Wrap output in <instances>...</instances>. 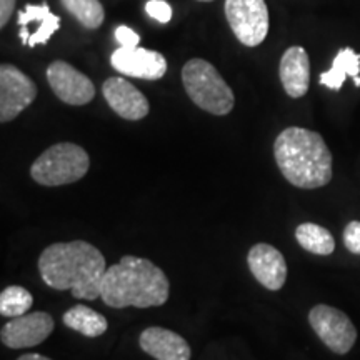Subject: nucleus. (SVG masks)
<instances>
[{
  "label": "nucleus",
  "instance_id": "nucleus-14",
  "mask_svg": "<svg viewBox=\"0 0 360 360\" xmlns=\"http://www.w3.org/2000/svg\"><path fill=\"white\" fill-rule=\"evenodd\" d=\"M250 272L265 289L278 290L287 281V264L281 250L269 244H255L249 252Z\"/></svg>",
  "mask_w": 360,
  "mask_h": 360
},
{
  "label": "nucleus",
  "instance_id": "nucleus-27",
  "mask_svg": "<svg viewBox=\"0 0 360 360\" xmlns=\"http://www.w3.org/2000/svg\"><path fill=\"white\" fill-rule=\"evenodd\" d=\"M354 84L357 85V87H360V75H359V77H355V79H354Z\"/></svg>",
  "mask_w": 360,
  "mask_h": 360
},
{
  "label": "nucleus",
  "instance_id": "nucleus-5",
  "mask_svg": "<svg viewBox=\"0 0 360 360\" xmlns=\"http://www.w3.org/2000/svg\"><path fill=\"white\" fill-rule=\"evenodd\" d=\"M89 154L77 143L62 142L49 147L30 167V175L40 186L57 187L74 184L89 172Z\"/></svg>",
  "mask_w": 360,
  "mask_h": 360
},
{
  "label": "nucleus",
  "instance_id": "nucleus-17",
  "mask_svg": "<svg viewBox=\"0 0 360 360\" xmlns=\"http://www.w3.org/2000/svg\"><path fill=\"white\" fill-rule=\"evenodd\" d=\"M360 75V53L354 49L345 47L339 51L330 70L321 74V84L330 90H340L347 77H359Z\"/></svg>",
  "mask_w": 360,
  "mask_h": 360
},
{
  "label": "nucleus",
  "instance_id": "nucleus-18",
  "mask_svg": "<svg viewBox=\"0 0 360 360\" xmlns=\"http://www.w3.org/2000/svg\"><path fill=\"white\" fill-rule=\"evenodd\" d=\"M64 323L85 337H101L109 327L107 319L97 310L89 309L87 305H75L67 310L64 314Z\"/></svg>",
  "mask_w": 360,
  "mask_h": 360
},
{
  "label": "nucleus",
  "instance_id": "nucleus-15",
  "mask_svg": "<svg viewBox=\"0 0 360 360\" xmlns=\"http://www.w3.org/2000/svg\"><path fill=\"white\" fill-rule=\"evenodd\" d=\"M278 75L287 96L300 98L309 92L310 87V60L304 47H289L281 58Z\"/></svg>",
  "mask_w": 360,
  "mask_h": 360
},
{
  "label": "nucleus",
  "instance_id": "nucleus-10",
  "mask_svg": "<svg viewBox=\"0 0 360 360\" xmlns=\"http://www.w3.org/2000/svg\"><path fill=\"white\" fill-rule=\"evenodd\" d=\"M53 326V319L47 312L24 314L2 327L0 339L8 349L35 347L52 334Z\"/></svg>",
  "mask_w": 360,
  "mask_h": 360
},
{
  "label": "nucleus",
  "instance_id": "nucleus-19",
  "mask_svg": "<svg viewBox=\"0 0 360 360\" xmlns=\"http://www.w3.org/2000/svg\"><path fill=\"white\" fill-rule=\"evenodd\" d=\"M295 238L300 247L315 255H330L335 250V240L332 233L322 225L305 222L295 229Z\"/></svg>",
  "mask_w": 360,
  "mask_h": 360
},
{
  "label": "nucleus",
  "instance_id": "nucleus-23",
  "mask_svg": "<svg viewBox=\"0 0 360 360\" xmlns=\"http://www.w3.org/2000/svg\"><path fill=\"white\" fill-rule=\"evenodd\" d=\"M344 244L349 252L355 255H360V222L352 220L344 229Z\"/></svg>",
  "mask_w": 360,
  "mask_h": 360
},
{
  "label": "nucleus",
  "instance_id": "nucleus-24",
  "mask_svg": "<svg viewBox=\"0 0 360 360\" xmlns=\"http://www.w3.org/2000/svg\"><path fill=\"white\" fill-rule=\"evenodd\" d=\"M115 40L120 44V47H139L141 35L127 25H119L115 29Z\"/></svg>",
  "mask_w": 360,
  "mask_h": 360
},
{
  "label": "nucleus",
  "instance_id": "nucleus-2",
  "mask_svg": "<svg viewBox=\"0 0 360 360\" xmlns=\"http://www.w3.org/2000/svg\"><path fill=\"white\" fill-rule=\"evenodd\" d=\"M169 281L164 270L150 260L125 255L107 267L101 297L112 309L159 307L169 299Z\"/></svg>",
  "mask_w": 360,
  "mask_h": 360
},
{
  "label": "nucleus",
  "instance_id": "nucleus-4",
  "mask_svg": "<svg viewBox=\"0 0 360 360\" xmlns=\"http://www.w3.org/2000/svg\"><path fill=\"white\" fill-rule=\"evenodd\" d=\"M182 82L191 101L214 115H227L233 109L236 97L217 69L204 60L192 58L182 69Z\"/></svg>",
  "mask_w": 360,
  "mask_h": 360
},
{
  "label": "nucleus",
  "instance_id": "nucleus-7",
  "mask_svg": "<svg viewBox=\"0 0 360 360\" xmlns=\"http://www.w3.org/2000/svg\"><path fill=\"white\" fill-rule=\"evenodd\" d=\"M309 323L319 339L335 354H347L357 340V330L347 314L330 305H315L309 312Z\"/></svg>",
  "mask_w": 360,
  "mask_h": 360
},
{
  "label": "nucleus",
  "instance_id": "nucleus-25",
  "mask_svg": "<svg viewBox=\"0 0 360 360\" xmlns=\"http://www.w3.org/2000/svg\"><path fill=\"white\" fill-rule=\"evenodd\" d=\"M15 8V0H0V27H6Z\"/></svg>",
  "mask_w": 360,
  "mask_h": 360
},
{
  "label": "nucleus",
  "instance_id": "nucleus-9",
  "mask_svg": "<svg viewBox=\"0 0 360 360\" xmlns=\"http://www.w3.org/2000/svg\"><path fill=\"white\" fill-rule=\"evenodd\" d=\"M47 80L53 94L69 105H85L96 97L92 80L64 60H56L47 67Z\"/></svg>",
  "mask_w": 360,
  "mask_h": 360
},
{
  "label": "nucleus",
  "instance_id": "nucleus-16",
  "mask_svg": "<svg viewBox=\"0 0 360 360\" xmlns=\"http://www.w3.org/2000/svg\"><path fill=\"white\" fill-rule=\"evenodd\" d=\"M141 347L157 360H191V345L164 327H148L141 334Z\"/></svg>",
  "mask_w": 360,
  "mask_h": 360
},
{
  "label": "nucleus",
  "instance_id": "nucleus-1",
  "mask_svg": "<svg viewBox=\"0 0 360 360\" xmlns=\"http://www.w3.org/2000/svg\"><path fill=\"white\" fill-rule=\"evenodd\" d=\"M107 265L102 252L84 240L57 242L39 257L42 281L56 290H70L75 299L101 297Z\"/></svg>",
  "mask_w": 360,
  "mask_h": 360
},
{
  "label": "nucleus",
  "instance_id": "nucleus-11",
  "mask_svg": "<svg viewBox=\"0 0 360 360\" xmlns=\"http://www.w3.org/2000/svg\"><path fill=\"white\" fill-rule=\"evenodd\" d=\"M110 64L127 77L159 80L167 72V60L162 53L143 47H119L110 56Z\"/></svg>",
  "mask_w": 360,
  "mask_h": 360
},
{
  "label": "nucleus",
  "instance_id": "nucleus-26",
  "mask_svg": "<svg viewBox=\"0 0 360 360\" xmlns=\"http://www.w3.org/2000/svg\"><path fill=\"white\" fill-rule=\"evenodd\" d=\"M17 360H51V359L44 357V355L40 354H25V355H20Z\"/></svg>",
  "mask_w": 360,
  "mask_h": 360
},
{
  "label": "nucleus",
  "instance_id": "nucleus-20",
  "mask_svg": "<svg viewBox=\"0 0 360 360\" xmlns=\"http://www.w3.org/2000/svg\"><path fill=\"white\" fill-rule=\"evenodd\" d=\"M70 15H74L87 29H97L105 19L101 0H60Z\"/></svg>",
  "mask_w": 360,
  "mask_h": 360
},
{
  "label": "nucleus",
  "instance_id": "nucleus-6",
  "mask_svg": "<svg viewBox=\"0 0 360 360\" xmlns=\"http://www.w3.org/2000/svg\"><path fill=\"white\" fill-rule=\"evenodd\" d=\"M225 17L232 32L247 47H257L269 34L265 0H225Z\"/></svg>",
  "mask_w": 360,
  "mask_h": 360
},
{
  "label": "nucleus",
  "instance_id": "nucleus-28",
  "mask_svg": "<svg viewBox=\"0 0 360 360\" xmlns=\"http://www.w3.org/2000/svg\"><path fill=\"white\" fill-rule=\"evenodd\" d=\"M199 2H212V0H199Z\"/></svg>",
  "mask_w": 360,
  "mask_h": 360
},
{
  "label": "nucleus",
  "instance_id": "nucleus-3",
  "mask_svg": "<svg viewBox=\"0 0 360 360\" xmlns=\"http://www.w3.org/2000/svg\"><path fill=\"white\" fill-rule=\"evenodd\" d=\"M277 165L292 186L319 188L332 179V154L321 134L302 127L282 130L274 143Z\"/></svg>",
  "mask_w": 360,
  "mask_h": 360
},
{
  "label": "nucleus",
  "instance_id": "nucleus-21",
  "mask_svg": "<svg viewBox=\"0 0 360 360\" xmlns=\"http://www.w3.org/2000/svg\"><path fill=\"white\" fill-rule=\"evenodd\" d=\"M34 304V297L20 285H11L0 294V314L4 317H20Z\"/></svg>",
  "mask_w": 360,
  "mask_h": 360
},
{
  "label": "nucleus",
  "instance_id": "nucleus-8",
  "mask_svg": "<svg viewBox=\"0 0 360 360\" xmlns=\"http://www.w3.org/2000/svg\"><path fill=\"white\" fill-rule=\"evenodd\" d=\"M37 97L34 80L12 64L0 67V122L7 124Z\"/></svg>",
  "mask_w": 360,
  "mask_h": 360
},
{
  "label": "nucleus",
  "instance_id": "nucleus-13",
  "mask_svg": "<svg viewBox=\"0 0 360 360\" xmlns=\"http://www.w3.org/2000/svg\"><path fill=\"white\" fill-rule=\"evenodd\" d=\"M17 22L20 25V42L29 47L47 44L52 35L60 29V17L51 12L49 4H42V6L29 4L24 7V11L19 12Z\"/></svg>",
  "mask_w": 360,
  "mask_h": 360
},
{
  "label": "nucleus",
  "instance_id": "nucleus-12",
  "mask_svg": "<svg viewBox=\"0 0 360 360\" xmlns=\"http://www.w3.org/2000/svg\"><path fill=\"white\" fill-rule=\"evenodd\" d=\"M102 92L110 109L125 120H141L150 110L147 97L122 77L107 79L102 85Z\"/></svg>",
  "mask_w": 360,
  "mask_h": 360
},
{
  "label": "nucleus",
  "instance_id": "nucleus-22",
  "mask_svg": "<svg viewBox=\"0 0 360 360\" xmlns=\"http://www.w3.org/2000/svg\"><path fill=\"white\" fill-rule=\"evenodd\" d=\"M146 12L159 24H169L172 19V7L165 0H148L146 4Z\"/></svg>",
  "mask_w": 360,
  "mask_h": 360
}]
</instances>
